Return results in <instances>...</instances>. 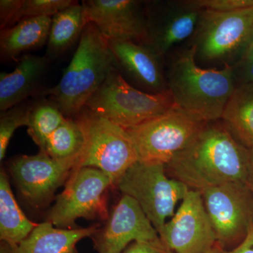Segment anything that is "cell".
Instances as JSON below:
<instances>
[{
    "label": "cell",
    "mask_w": 253,
    "mask_h": 253,
    "mask_svg": "<svg viewBox=\"0 0 253 253\" xmlns=\"http://www.w3.org/2000/svg\"><path fill=\"white\" fill-rule=\"evenodd\" d=\"M217 121L206 123L188 146L166 166L174 179L190 189L202 191L234 181L248 184L250 149L240 144Z\"/></svg>",
    "instance_id": "obj_1"
},
{
    "label": "cell",
    "mask_w": 253,
    "mask_h": 253,
    "mask_svg": "<svg viewBox=\"0 0 253 253\" xmlns=\"http://www.w3.org/2000/svg\"><path fill=\"white\" fill-rule=\"evenodd\" d=\"M166 79L174 104L205 122L221 120L238 86L233 66L200 67L191 46L172 60Z\"/></svg>",
    "instance_id": "obj_2"
},
{
    "label": "cell",
    "mask_w": 253,
    "mask_h": 253,
    "mask_svg": "<svg viewBox=\"0 0 253 253\" xmlns=\"http://www.w3.org/2000/svg\"><path fill=\"white\" fill-rule=\"evenodd\" d=\"M116 67L109 41L93 23L83 30L72 60L56 86L46 91L66 118H75Z\"/></svg>",
    "instance_id": "obj_3"
},
{
    "label": "cell",
    "mask_w": 253,
    "mask_h": 253,
    "mask_svg": "<svg viewBox=\"0 0 253 253\" xmlns=\"http://www.w3.org/2000/svg\"><path fill=\"white\" fill-rule=\"evenodd\" d=\"M253 41V6L217 12L202 9L191 44L196 62L234 66Z\"/></svg>",
    "instance_id": "obj_4"
},
{
    "label": "cell",
    "mask_w": 253,
    "mask_h": 253,
    "mask_svg": "<svg viewBox=\"0 0 253 253\" xmlns=\"http://www.w3.org/2000/svg\"><path fill=\"white\" fill-rule=\"evenodd\" d=\"M173 106L169 90L158 94L139 90L126 82L116 66L84 108L129 129L162 116Z\"/></svg>",
    "instance_id": "obj_5"
},
{
    "label": "cell",
    "mask_w": 253,
    "mask_h": 253,
    "mask_svg": "<svg viewBox=\"0 0 253 253\" xmlns=\"http://www.w3.org/2000/svg\"><path fill=\"white\" fill-rule=\"evenodd\" d=\"M84 134V144L74 169H99L117 184L138 157L126 129L84 108L75 118ZM73 169V170H74Z\"/></svg>",
    "instance_id": "obj_6"
},
{
    "label": "cell",
    "mask_w": 253,
    "mask_h": 253,
    "mask_svg": "<svg viewBox=\"0 0 253 253\" xmlns=\"http://www.w3.org/2000/svg\"><path fill=\"white\" fill-rule=\"evenodd\" d=\"M207 123L174 104L162 116L126 129L135 148L138 161L166 166Z\"/></svg>",
    "instance_id": "obj_7"
},
{
    "label": "cell",
    "mask_w": 253,
    "mask_h": 253,
    "mask_svg": "<svg viewBox=\"0 0 253 253\" xmlns=\"http://www.w3.org/2000/svg\"><path fill=\"white\" fill-rule=\"evenodd\" d=\"M166 172V165L137 161L116 184L123 195L135 200L158 234L190 189L181 181L168 178Z\"/></svg>",
    "instance_id": "obj_8"
},
{
    "label": "cell",
    "mask_w": 253,
    "mask_h": 253,
    "mask_svg": "<svg viewBox=\"0 0 253 253\" xmlns=\"http://www.w3.org/2000/svg\"><path fill=\"white\" fill-rule=\"evenodd\" d=\"M113 184L109 176L99 169L82 168L74 169L50 209L47 221L60 229H72L76 221L107 219L108 190Z\"/></svg>",
    "instance_id": "obj_9"
},
{
    "label": "cell",
    "mask_w": 253,
    "mask_h": 253,
    "mask_svg": "<svg viewBox=\"0 0 253 253\" xmlns=\"http://www.w3.org/2000/svg\"><path fill=\"white\" fill-rule=\"evenodd\" d=\"M200 192L217 244L241 243L253 224V195L249 184L234 181Z\"/></svg>",
    "instance_id": "obj_10"
},
{
    "label": "cell",
    "mask_w": 253,
    "mask_h": 253,
    "mask_svg": "<svg viewBox=\"0 0 253 253\" xmlns=\"http://www.w3.org/2000/svg\"><path fill=\"white\" fill-rule=\"evenodd\" d=\"M76 161H57L44 151L17 156L9 163L11 176L21 196L33 207H44L56 190L68 181Z\"/></svg>",
    "instance_id": "obj_11"
},
{
    "label": "cell",
    "mask_w": 253,
    "mask_h": 253,
    "mask_svg": "<svg viewBox=\"0 0 253 253\" xmlns=\"http://www.w3.org/2000/svg\"><path fill=\"white\" fill-rule=\"evenodd\" d=\"M173 253H204L217 243L201 192L189 189L177 211L159 233Z\"/></svg>",
    "instance_id": "obj_12"
},
{
    "label": "cell",
    "mask_w": 253,
    "mask_h": 253,
    "mask_svg": "<svg viewBox=\"0 0 253 253\" xmlns=\"http://www.w3.org/2000/svg\"><path fill=\"white\" fill-rule=\"evenodd\" d=\"M146 37L144 42L159 56L194 36L202 9L187 1L145 3Z\"/></svg>",
    "instance_id": "obj_13"
},
{
    "label": "cell",
    "mask_w": 253,
    "mask_h": 253,
    "mask_svg": "<svg viewBox=\"0 0 253 253\" xmlns=\"http://www.w3.org/2000/svg\"><path fill=\"white\" fill-rule=\"evenodd\" d=\"M98 253H122L132 242H161L159 234L130 196L123 195L106 219L91 236Z\"/></svg>",
    "instance_id": "obj_14"
},
{
    "label": "cell",
    "mask_w": 253,
    "mask_h": 253,
    "mask_svg": "<svg viewBox=\"0 0 253 253\" xmlns=\"http://www.w3.org/2000/svg\"><path fill=\"white\" fill-rule=\"evenodd\" d=\"M144 3L134 0H84L86 21L93 23L109 41L144 43L146 37Z\"/></svg>",
    "instance_id": "obj_15"
},
{
    "label": "cell",
    "mask_w": 253,
    "mask_h": 253,
    "mask_svg": "<svg viewBox=\"0 0 253 253\" xmlns=\"http://www.w3.org/2000/svg\"><path fill=\"white\" fill-rule=\"evenodd\" d=\"M116 68L152 94L168 91L163 57L146 44L131 41H109Z\"/></svg>",
    "instance_id": "obj_16"
},
{
    "label": "cell",
    "mask_w": 253,
    "mask_h": 253,
    "mask_svg": "<svg viewBox=\"0 0 253 253\" xmlns=\"http://www.w3.org/2000/svg\"><path fill=\"white\" fill-rule=\"evenodd\" d=\"M50 60L44 56L23 54L11 73L0 75V111L26 102L36 92Z\"/></svg>",
    "instance_id": "obj_17"
},
{
    "label": "cell",
    "mask_w": 253,
    "mask_h": 253,
    "mask_svg": "<svg viewBox=\"0 0 253 253\" xmlns=\"http://www.w3.org/2000/svg\"><path fill=\"white\" fill-rule=\"evenodd\" d=\"M99 227L96 224L79 229H60L46 221L38 224L13 253H78V243L91 238Z\"/></svg>",
    "instance_id": "obj_18"
},
{
    "label": "cell",
    "mask_w": 253,
    "mask_h": 253,
    "mask_svg": "<svg viewBox=\"0 0 253 253\" xmlns=\"http://www.w3.org/2000/svg\"><path fill=\"white\" fill-rule=\"evenodd\" d=\"M52 17L26 18L0 33V56L3 61H16L25 52L47 42Z\"/></svg>",
    "instance_id": "obj_19"
},
{
    "label": "cell",
    "mask_w": 253,
    "mask_h": 253,
    "mask_svg": "<svg viewBox=\"0 0 253 253\" xmlns=\"http://www.w3.org/2000/svg\"><path fill=\"white\" fill-rule=\"evenodd\" d=\"M221 120L240 144L249 149L253 148V84L236 86Z\"/></svg>",
    "instance_id": "obj_20"
},
{
    "label": "cell",
    "mask_w": 253,
    "mask_h": 253,
    "mask_svg": "<svg viewBox=\"0 0 253 253\" xmlns=\"http://www.w3.org/2000/svg\"><path fill=\"white\" fill-rule=\"evenodd\" d=\"M38 224L28 219L15 199L8 176L0 173V239L16 248Z\"/></svg>",
    "instance_id": "obj_21"
},
{
    "label": "cell",
    "mask_w": 253,
    "mask_h": 253,
    "mask_svg": "<svg viewBox=\"0 0 253 253\" xmlns=\"http://www.w3.org/2000/svg\"><path fill=\"white\" fill-rule=\"evenodd\" d=\"M86 23L84 9L78 2L55 14L46 42V57L56 59L67 51L80 40Z\"/></svg>",
    "instance_id": "obj_22"
},
{
    "label": "cell",
    "mask_w": 253,
    "mask_h": 253,
    "mask_svg": "<svg viewBox=\"0 0 253 253\" xmlns=\"http://www.w3.org/2000/svg\"><path fill=\"white\" fill-rule=\"evenodd\" d=\"M84 144V134L77 121L66 118L49 136L44 152L57 161L78 162Z\"/></svg>",
    "instance_id": "obj_23"
},
{
    "label": "cell",
    "mask_w": 253,
    "mask_h": 253,
    "mask_svg": "<svg viewBox=\"0 0 253 253\" xmlns=\"http://www.w3.org/2000/svg\"><path fill=\"white\" fill-rule=\"evenodd\" d=\"M63 113L49 99L33 104L28 132L41 151H45L46 142L50 136L65 121Z\"/></svg>",
    "instance_id": "obj_24"
},
{
    "label": "cell",
    "mask_w": 253,
    "mask_h": 253,
    "mask_svg": "<svg viewBox=\"0 0 253 253\" xmlns=\"http://www.w3.org/2000/svg\"><path fill=\"white\" fill-rule=\"evenodd\" d=\"M33 104L23 102L1 112L0 116V161L6 154L9 141L15 131L21 126H28Z\"/></svg>",
    "instance_id": "obj_25"
},
{
    "label": "cell",
    "mask_w": 253,
    "mask_h": 253,
    "mask_svg": "<svg viewBox=\"0 0 253 253\" xmlns=\"http://www.w3.org/2000/svg\"><path fill=\"white\" fill-rule=\"evenodd\" d=\"M73 0H23L17 17V23L26 18L50 16L77 4Z\"/></svg>",
    "instance_id": "obj_26"
},
{
    "label": "cell",
    "mask_w": 253,
    "mask_h": 253,
    "mask_svg": "<svg viewBox=\"0 0 253 253\" xmlns=\"http://www.w3.org/2000/svg\"><path fill=\"white\" fill-rule=\"evenodd\" d=\"M201 9L231 12L253 6V0H192Z\"/></svg>",
    "instance_id": "obj_27"
},
{
    "label": "cell",
    "mask_w": 253,
    "mask_h": 253,
    "mask_svg": "<svg viewBox=\"0 0 253 253\" xmlns=\"http://www.w3.org/2000/svg\"><path fill=\"white\" fill-rule=\"evenodd\" d=\"M23 0L0 1V28L6 29L17 23V17Z\"/></svg>",
    "instance_id": "obj_28"
},
{
    "label": "cell",
    "mask_w": 253,
    "mask_h": 253,
    "mask_svg": "<svg viewBox=\"0 0 253 253\" xmlns=\"http://www.w3.org/2000/svg\"><path fill=\"white\" fill-rule=\"evenodd\" d=\"M233 67L235 71L238 84H253V41L241 61Z\"/></svg>",
    "instance_id": "obj_29"
},
{
    "label": "cell",
    "mask_w": 253,
    "mask_h": 253,
    "mask_svg": "<svg viewBox=\"0 0 253 253\" xmlns=\"http://www.w3.org/2000/svg\"><path fill=\"white\" fill-rule=\"evenodd\" d=\"M122 253H173L161 242L131 243Z\"/></svg>",
    "instance_id": "obj_30"
},
{
    "label": "cell",
    "mask_w": 253,
    "mask_h": 253,
    "mask_svg": "<svg viewBox=\"0 0 253 253\" xmlns=\"http://www.w3.org/2000/svg\"><path fill=\"white\" fill-rule=\"evenodd\" d=\"M221 253H253V224L247 236L235 249L229 251H221Z\"/></svg>",
    "instance_id": "obj_31"
},
{
    "label": "cell",
    "mask_w": 253,
    "mask_h": 253,
    "mask_svg": "<svg viewBox=\"0 0 253 253\" xmlns=\"http://www.w3.org/2000/svg\"><path fill=\"white\" fill-rule=\"evenodd\" d=\"M248 184L253 195V148L250 149V164Z\"/></svg>",
    "instance_id": "obj_32"
},
{
    "label": "cell",
    "mask_w": 253,
    "mask_h": 253,
    "mask_svg": "<svg viewBox=\"0 0 253 253\" xmlns=\"http://www.w3.org/2000/svg\"><path fill=\"white\" fill-rule=\"evenodd\" d=\"M13 251H14V248L12 246L4 241H1L0 253H13Z\"/></svg>",
    "instance_id": "obj_33"
},
{
    "label": "cell",
    "mask_w": 253,
    "mask_h": 253,
    "mask_svg": "<svg viewBox=\"0 0 253 253\" xmlns=\"http://www.w3.org/2000/svg\"><path fill=\"white\" fill-rule=\"evenodd\" d=\"M221 251H222V250L221 249L220 246L217 244L212 249L208 250V251L204 253H221Z\"/></svg>",
    "instance_id": "obj_34"
}]
</instances>
